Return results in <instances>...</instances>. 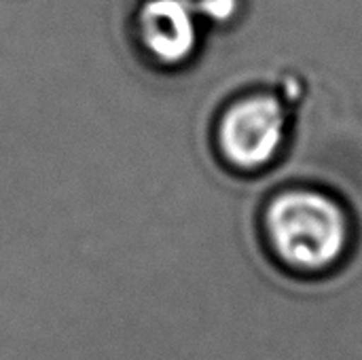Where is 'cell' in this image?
<instances>
[{
    "mask_svg": "<svg viewBox=\"0 0 362 360\" xmlns=\"http://www.w3.org/2000/svg\"><path fill=\"white\" fill-rule=\"evenodd\" d=\"M197 6L191 0H144L138 11V36L161 64H180L197 47Z\"/></svg>",
    "mask_w": 362,
    "mask_h": 360,
    "instance_id": "obj_3",
    "label": "cell"
},
{
    "mask_svg": "<svg viewBox=\"0 0 362 360\" xmlns=\"http://www.w3.org/2000/svg\"><path fill=\"white\" fill-rule=\"evenodd\" d=\"M284 110L274 95H252L233 104L218 127L223 155L240 170L274 161L284 144Z\"/></svg>",
    "mask_w": 362,
    "mask_h": 360,
    "instance_id": "obj_2",
    "label": "cell"
},
{
    "mask_svg": "<svg viewBox=\"0 0 362 360\" xmlns=\"http://www.w3.org/2000/svg\"><path fill=\"white\" fill-rule=\"evenodd\" d=\"M276 255L293 269L318 274L335 267L350 250L352 221L348 210L320 191H286L265 216Z\"/></svg>",
    "mask_w": 362,
    "mask_h": 360,
    "instance_id": "obj_1",
    "label": "cell"
},
{
    "mask_svg": "<svg viewBox=\"0 0 362 360\" xmlns=\"http://www.w3.org/2000/svg\"><path fill=\"white\" fill-rule=\"evenodd\" d=\"M238 8V0H202L197 4V11H202L206 17L214 21H227Z\"/></svg>",
    "mask_w": 362,
    "mask_h": 360,
    "instance_id": "obj_4",
    "label": "cell"
}]
</instances>
